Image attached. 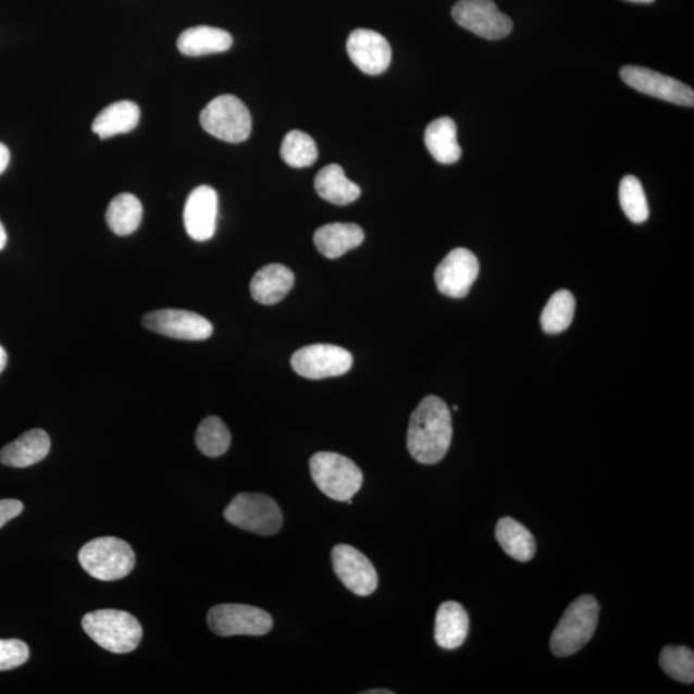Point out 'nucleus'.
Segmentation results:
<instances>
[{
	"label": "nucleus",
	"instance_id": "32",
	"mask_svg": "<svg viewBox=\"0 0 694 694\" xmlns=\"http://www.w3.org/2000/svg\"><path fill=\"white\" fill-rule=\"evenodd\" d=\"M27 644L18 640H0V671L21 667L28 660Z\"/></svg>",
	"mask_w": 694,
	"mask_h": 694
},
{
	"label": "nucleus",
	"instance_id": "17",
	"mask_svg": "<svg viewBox=\"0 0 694 694\" xmlns=\"http://www.w3.org/2000/svg\"><path fill=\"white\" fill-rule=\"evenodd\" d=\"M51 450V438L46 431L35 429L25 432L0 450V463L14 469H25L41 462Z\"/></svg>",
	"mask_w": 694,
	"mask_h": 694
},
{
	"label": "nucleus",
	"instance_id": "11",
	"mask_svg": "<svg viewBox=\"0 0 694 694\" xmlns=\"http://www.w3.org/2000/svg\"><path fill=\"white\" fill-rule=\"evenodd\" d=\"M141 323L154 334L184 339V342H202L214 332V327L207 318L187 310H156L145 315Z\"/></svg>",
	"mask_w": 694,
	"mask_h": 694
},
{
	"label": "nucleus",
	"instance_id": "24",
	"mask_svg": "<svg viewBox=\"0 0 694 694\" xmlns=\"http://www.w3.org/2000/svg\"><path fill=\"white\" fill-rule=\"evenodd\" d=\"M314 187L323 200L338 207L357 201L361 194L358 184L347 179L344 169L336 164L325 166L318 173Z\"/></svg>",
	"mask_w": 694,
	"mask_h": 694
},
{
	"label": "nucleus",
	"instance_id": "12",
	"mask_svg": "<svg viewBox=\"0 0 694 694\" xmlns=\"http://www.w3.org/2000/svg\"><path fill=\"white\" fill-rule=\"evenodd\" d=\"M620 76L629 87L639 90L640 94L689 108L694 104L693 89L674 77L641 66H624L620 71Z\"/></svg>",
	"mask_w": 694,
	"mask_h": 694
},
{
	"label": "nucleus",
	"instance_id": "30",
	"mask_svg": "<svg viewBox=\"0 0 694 694\" xmlns=\"http://www.w3.org/2000/svg\"><path fill=\"white\" fill-rule=\"evenodd\" d=\"M619 197L621 209L624 210L629 221L635 224L647 221L649 216L647 197L639 178L627 175L620 183Z\"/></svg>",
	"mask_w": 694,
	"mask_h": 694
},
{
	"label": "nucleus",
	"instance_id": "15",
	"mask_svg": "<svg viewBox=\"0 0 694 694\" xmlns=\"http://www.w3.org/2000/svg\"><path fill=\"white\" fill-rule=\"evenodd\" d=\"M347 53L360 71L367 75L384 74L392 63V47L381 34L358 28L346 42Z\"/></svg>",
	"mask_w": 694,
	"mask_h": 694
},
{
	"label": "nucleus",
	"instance_id": "35",
	"mask_svg": "<svg viewBox=\"0 0 694 694\" xmlns=\"http://www.w3.org/2000/svg\"><path fill=\"white\" fill-rule=\"evenodd\" d=\"M7 244V232L4 225L0 222V251H2Z\"/></svg>",
	"mask_w": 694,
	"mask_h": 694
},
{
	"label": "nucleus",
	"instance_id": "28",
	"mask_svg": "<svg viewBox=\"0 0 694 694\" xmlns=\"http://www.w3.org/2000/svg\"><path fill=\"white\" fill-rule=\"evenodd\" d=\"M232 436L228 427L219 417L205 418L196 432L197 448L202 455L216 458L228 451Z\"/></svg>",
	"mask_w": 694,
	"mask_h": 694
},
{
	"label": "nucleus",
	"instance_id": "37",
	"mask_svg": "<svg viewBox=\"0 0 694 694\" xmlns=\"http://www.w3.org/2000/svg\"><path fill=\"white\" fill-rule=\"evenodd\" d=\"M363 693L364 694H393L394 692L389 690H371Z\"/></svg>",
	"mask_w": 694,
	"mask_h": 694
},
{
	"label": "nucleus",
	"instance_id": "38",
	"mask_svg": "<svg viewBox=\"0 0 694 694\" xmlns=\"http://www.w3.org/2000/svg\"><path fill=\"white\" fill-rule=\"evenodd\" d=\"M629 2L633 3H653L655 0H629Z\"/></svg>",
	"mask_w": 694,
	"mask_h": 694
},
{
	"label": "nucleus",
	"instance_id": "31",
	"mask_svg": "<svg viewBox=\"0 0 694 694\" xmlns=\"http://www.w3.org/2000/svg\"><path fill=\"white\" fill-rule=\"evenodd\" d=\"M661 668L674 681L692 684L694 682V654L689 647L669 646L660 655Z\"/></svg>",
	"mask_w": 694,
	"mask_h": 694
},
{
	"label": "nucleus",
	"instance_id": "26",
	"mask_svg": "<svg viewBox=\"0 0 694 694\" xmlns=\"http://www.w3.org/2000/svg\"><path fill=\"white\" fill-rule=\"evenodd\" d=\"M144 216V208L138 198L132 194H122L113 198L106 212V222L117 236L133 235L139 228Z\"/></svg>",
	"mask_w": 694,
	"mask_h": 694
},
{
	"label": "nucleus",
	"instance_id": "3",
	"mask_svg": "<svg viewBox=\"0 0 694 694\" xmlns=\"http://www.w3.org/2000/svg\"><path fill=\"white\" fill-rule=\"evenodd\" d=\"M599 610L593 596L573 600L552 634V653L557 657H569L586 646L596 633Z\"/></svg>",
	"mask_w": 694,
	"mask_h": 694
},
{
	"label": "nucleus",
	"instance_id": "16",
	"mask_svg": "<svg viewBox=\"0 0 694 694\" xmlns=\"http://www.w3.org/2000/svg\"><path fill=\"white\" fill-rule=\"evenodd\" d=\"M218 195L209 186L197 187L187 198L184 208V226L188 236L197 243H205L215 235L218 218Z\"/></svg>",
	"mask_w": 694,
	"mask_h": 694
},
{
	"label": "nucleus",
	"instance_id": "34",
	"mask_svg": "<svg viewBox=\"0 0 694 694\" xmlns=\"http://www.w3.org/2000/svg\"><path fill=\"white\" fill-rule=\"evenodd\" d=\"M11 154L9 148H7L3 144H0V174L5 172V169L9 168Z\"/></svg>",
	"mask_w": 694,
	"mask_h": 694
},
{
	"label": "nucleus",
	"instance_id": "5",
	"mask_svg": "<svg viewBox=\"0 0 694 694\" xmlns=\"http://www.w3.org/2000/svg\"><path fill=\"white\" fill-rule=\"evenodd\" d=\"M79 562L90 577L113 582L129 575L136 566V555L131 545L119 537L103 536L84 545Z\"/></svg>",
	"mask_w": 694,
	"mask_h": 694
},
{
	"label": "nucleus",
	"instance_id": "19",
	"mask_svg": "<svg viewBox=\"0 0 694 694\" xmlns=\"http://www.w3.org/2000/svg\"><path fill=\"white\" fill-rule=\"evenodd\" d=\"M470 632L469 614L458 602H445L438 607L435 620V641L443 649H457Z\"/></svg>",
	"mask_w": 694,
	"mask_h": 694
},
{
	"label": "nucleus",
	"instance_id": "25",
	"mask_svg": "<svg viewBox=\"0 0 694 694\" xmlns=\"http://www.w3.org/2000/svg\"><path fill=\"white\" fill-rule=\"evenodd\" d=\"M495 536L501 549L516 561L529 562L534 558L536 542L533 534L511 517L499 520Z\"/></svg>",
	"mask_w": 694,
	"mask_h": 694
},
{
	"label": "nucleus",
	"instance_id": "2",
	"mask_svg": "<svg viewBox=\"0 0 694 694\" xmlns=\"http://www.w3.org/2000/svg\"><path fill=\"white\" fill-rule=\"evenodd\" d=\"M84 632L112 654H129L139 646L144 630L137 618L125 611L98 610L84 616Z\"/></svg>",
	"mask_w": 694,
	"mask_h": 694
},
{
	"label": "nucleus",
	"instance_id": "29",
	"mask_svg": "<svg viewBox=\"0 0 694 694\" xmlns=\"http://www.w3.org/2000/svg\"><path fill=\"white\" fill-rule=\"evenodd\" d=\"M281 156L288 166L309 168L318 159V147L309 134L293 131L282 141Z\"/></svg>",
	"mask_w": 694,
	"mask_h": 694
},
{
	"label": "nucleus",
	"instance_id": "23",
	"mask_svg": "<svg viewBox=\"0 0 694 694\" xmlns=\"http://www.w3.org/2000/svg\"><path fill=\"white\" fill-rule=\"evenodd\" d=\"M424 144L437 162L444 165L456 164L462 156L457 139V125L450 117H438L424 133Z\"/></svg>",
	"mask_w": 694,
	"mask_h": 694
},
{
	"label": "nucleus",
	"instance_id": "36",
	"mask_svg": "<svg viewBox=\"0 0 694 694\" xmlns=\"http://www.w3.org/2000/svg\"><path fill=\"white\" fill-rule=\"evenodd\" d=\"M7 365V352L2 346H0V373L4 371Z\"/></svg>",
	"mask_w": 694,
	"mask_h": 694
},
{
	"label": "nucleus",
	"instance_id": "8",
	"mask_svg": "<svg viewBox=\"0 0 694 694\" xmlns=\"http://www.w3.org/2000/svg\"><path fill=\"white\" fill-rule=\"evenodd\" d=\"M453 18L459 26L487 40H499L512 33L513 24L493 0H459L453 7Z\"/></svg>",
	"mask_w": 694,
	"mask_h": 694
},
{
	"label": "nucleus",
	"instance_id": "39",
	"mask_svg": "<svg viewBox=\"0 0 694 694\" xmlns=\"http://www.w3.org/2000/svg\"><path fill=\"white\" fill-rule=\"evenodd\" d=\"M453 409H455V410H456V412H457V410H458V406L453 407Z\"/></svg>",
	"mask_w": 694,
	"mask_h": 694
},
{
	"label": "nucleus",
	"instance_id": "1",
	"mask_svg": "<svg viewBox=\"0 0 694 694\" xmlns=\"http://www.w3.org/2000/svg\"><path fill=\"white\" fill-rule=\"evenodd\" d=\"M451 437L448 406L437 396H427L410 417L407 437L410 456L422 464H436L448 453Z\"/></svg>",
	"mask_w": 694,
	"mask_h": 694
},
{
	"label": "nucleus",
	"instance_id": "9",
	"mask_svg": "<svg viewBox=\"0 0 694 694\" xmlns=\"http://www.w3.org/2000/svg\"><path fill=\"white\" fill-rule=\"evenodd\" d=\"M211 632L219 636L265 635L273 628L272 616L249 605H218L208 614Z\"/></svg>",
	"mask_w": 694,
	"mask_h": 694
},
{
	"label": "nucleus",
	"instance_id": "27",
	"mask_svg": "<svg viewBox=\"0 0 694 694\" xmlns=\"http://www.w3.org/2000/svg\"><path fill=\"white\" fill-rule=\"evenodd\" d=\"M577 301L570 292L556 293L545 306L541 323L544 332L549 335H558L568 330L575 315Z\"/></svg>",
	"mask_w": 694,
	"mask_h": 694
},
{
	"label": "nucleus",
	"instance_id": "18",
	"mask_svg": "<svg viewBox=\"0 0 694 694\" xmlns=\"http://www.w3.org/2000/svg\"><path fill=\"white\" fill-rule=\"evenodd\" d=\"M294 285L295 275L292 269L282 264H269L253 275L250 289L255 301L274 306L285 299Z\"/></svg>",
	"mask_w": 694,
	"mask_h": 694
},
{
	"label": "nucleus",
	"instance_id": "33",
	"mask_svg": "<svg viewBox=\"0 0 694 694\" xmlns=\"http://www.w3.org/2000/svg\"><path fill=\"white\" fill-rule=\"evenodd\" d=\"M24 511V505L16 499H3L0 500V529H2L7 522L16 519L21 512Z\"/></svg>",
	"mask_w": 694,
	"mask_h": 694
},
{
	"label": "nucleus",
	"instance_id": "22",
	"mask_svg": "<svg viewBox=\"0 0 694 694\" xmlns=\"http://www.w3.org/2000/svg\"><path fill=\"white\" fill-rule=\"evenodd\" d=\"M140 110L131 101H120L108 106L98 113L91 131L101 139H109L119 134L129 133L139 124Z\"/></svg>",
	"mask_w": 694,
	"mask_h": 694
},
{
	"label": "nucleus",
	"instance_id": "4",
	"mask_svg": "<svg viewBox=\"0 0 694 694\" xmlns=\"http://www.w3.org/2000/svg\"><path fill=\"white\" fill-rule=\"evenodd\" d=\"M309 466L315 485L331 499L347 501L363 485V472L350 458L338 453H317Z\"/></svg>",
	"mask_w": 694,
	"mask_h": 694
},
{
	"label": "nucleus",
	"instance_id": "6",
	"mask_svg": "<svg viewBox=\"0 0 694 694\" xmlns=\"http://www.w3.org/2000/svg\"><path fill=\"white\" fill-rule=\"evenodd\" d=\"M224 517L232 525L263 536L277 534L283 525L280 506L264 494H238L225 508Z\"/></svg>",
	"mask_w": 694,
	"mask_h": 694
},
{
	"label": "nucleus",
	"instance_id": "20",
	"mask_svg": "<svg viewBox=\"0 0 694 694\" xmlns=\"http://www.w3.org/2000/svg\"><path fill=\"white\" fill-rule=\"evenodd\" d=\"M364 237V231L358 224L332 223L321 226L315 232L314 244L323 257L337 259L357 249L363 244Z\"/></svg>",
	"mask_w": 694,
	"mask_h": 694
},
{
	"label": "nucleus",
	"instance_id": "14",
	"mask_svg": "<svg viewBox=\"0 0 694 694\" xmlns=\"http://www.w3.org/2000/svg\"><path fill=\"white\" fill-rule=\"evenodd\" d=\"M479 272L480 263L476 255L467 249L453 250L436 268L437 289L453 299H462L469 295Z\"/></svg>",
	"mask_w": 694,
	"mask_h": 694
},
{
	"label": "nucleus",
	"instance_id": "10",
	"mask_svg": "<svg viewBox=\"0 0 694 694\" xmlns=\"http://www.w3.org/2000/svg\"><path fill=\"white\" fill-rule=\"evenodd\" d=\"M293 370L308 380L338 377L351 370V352L343 347L315 344L301 347L292 358Z\"/></svg>",
	"mask_w": 694,
	"mask_h": 694
},
{
	"label": "nucleus",
	"instance_id": "13",
	"mask_svg": "<svg viewBox=\"0 0 694 694\" xmlns=\"http://www.w3.org/2000/svg\"><path fill=\"white\" fill-rule=\"evenodd\" d=\"M332 563L339 582L357 596L368 597L377 590V571L370 559L351 545H336L332 549Z\"/></svg>",
	"mask_w": 694,
	"mask_h": 694
},
{
	"label": "nucleus",
	"instance_id": "21",
	"mask_svg": "<svg viewBox=\"0 0 694 694\" xmlns=\"http://www.w3.org/2000/svg\"><path fill=\"white\" fill-rule=\"evenodd\" d=\"M233 45L232 35L223 28L196 26L187 28L178 38L179 52L188 57L223 53Z\"/></svg>",
	"mask_w": 694,
	"mask_h": 694
},
{
	"label": "nucleus",
	"instance_id": "7",
	"mask_svg": "<svg viewBox=\"0 0 694 694\" xmlns=\"http://www.w3.org/2000/svg\"><path fill=\"white\" fill-rule=\"evenodd\" d=\"M200 122L212 137L240 144L250 137L252 119L246 104L235 96H219L201 112Z\"/></svg>",
	"mask_w": 694,
	"mask_h": 694
}]
</instances>
